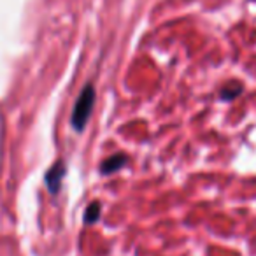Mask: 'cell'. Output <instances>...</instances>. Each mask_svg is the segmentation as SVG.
Masks as SVG:
<instances>
[{
  "instance_id": "obj_3",
  "label": "cell",
  "mask_w": 256,
  "mask_h": 256,
  "mask_svg": "<svg viewBox=\"0 0 256 256\" xmlns=\"http://www.w3.org/2000/svg\"><path fill=\"white\" fill-rule=\"evenodd\" d=\"M124 164H126V156H124V154H112V156H109L107 160L102 162L100 172H102L104 176L114 174V172H118L121 167H124Z\"/></svg>"
},
{
  "instance_id": "obj_1",
  "label": "cell",
  "mask_w": 256,
  "mask_h": 256,
  "mask_svg": "<svg viewBox=\"0 0 256 256\" xmlns=\"http://www.w3.org/2000/svg\"><path fill=\"white\" fill-rule=\"evenodd\" d=\"M93 104H95V90H93L92 84H86L84 90L79 95L78 102L74 106V110H72L70 116V124L74 126L76 132H82L88 123L90 116H92V109Z\"/></svg>"
},
{
  "instance_id": "obj_5",
  "label": "cell",
  "mask_w": 256,
  "mask_h": 256,
  "mask_svg": "<svg viewBox=\"0 0 256 256\" xmlns=\"http://www.w3.org/2000/svg\"><path fill=\"white\" fill-rule=\"evenodd\" d=\"M100 212H102V206H100V202H92L84 212V223L86 224L96 223L98 218H100Z\"/></svg>"
},
{
  "instance_id": "obj_2",
  "label": "cell",
  "mask_w": 256,
  "mask_h": 256,
  "mask_svg": "<svg viewBox=\"0 0 256 256\" xmlns=\"http://www.w3.org/2000/svg\"><path fill=\"white\" fill-rule=\"evenodd\" d=\"M65 172L67 170H65L64 162H56V164L48 170L46 186L53 195H56V193L60 192V186H62V181H64V178H65Z\"/></svg>"
},
{
  "instance_id": "obj_4",
  "label": "cell",
  "mask_w": 256,
  "mask_h": 256,
  "mask_svg": "<svg viewBox=\"0 0 256 256\" xmlns=\"http://www.w3.org/2000/svg\"><path fill=\"white\" fill-rule=\"evenodd\" d=\"M242 92H244V86H242L240 82H237V81H232V82H228L226 86H223V88L220 90V98L224 100V102H230V100L237 98Z\"/></svg>"
}]
</instances>
